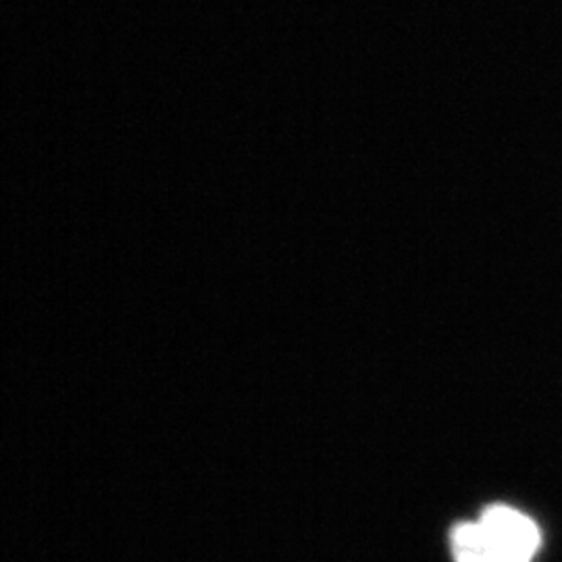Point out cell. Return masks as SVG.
<instances>
[{
  "mask_svg": "<svg viewBox=\"0 0 562 562\" xmlns=\"http://www.w3.org/2000/svg\"><path fill=\"white\" fill-rule=\"evenodd\" d=\"M454 562H533L542 548L538 522L519 508L492 504L450 536Z\"/></svg>",
  "mask_w": 562,
  "mask_h": 562,
  "instance_id": "obj_1",
  "label": "cell"
}]
</instances>
